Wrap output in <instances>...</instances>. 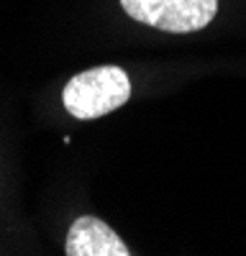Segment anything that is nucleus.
<instances>
[{
    "mask_svg": "<svg viewBox=\"0 0 246 256\" xmlns=\"http://www.w3.org/2000/svg\"><path fill=\"white\" fill-rule=\"evenodd\" d=\"M128 98L131 80L116 64H102V67L80 72L62 90L64 110L80 120H95L108 116L120 105H126Z\"/></svg>",
    "mask_w": 246,
    "mask_h": 256,
    "instance_id": "1",
    "label": "nucleus"
},
{
    "mask_svg": "<svg viewBox=\"0 0 246 256\" xmlns=\"http://www.w3.org/2000/svg\"><path fill=\"white\" fill-rule=\"evenodd\" d=\"M120 6L134 20L167 34L200 31L218 13V0H120Z\"/></svg>",
    "mask_w": 246,
    "mask_h": 256,
    "instance_id": "2",
    "label": "nucleus"
},
{
    "mask_svg": "<svg viewBox=\"0 0 246 256\" xmlns=\"http://www.w3.org/2000/svg\"><path fill=\"white\" fill-rule=\"evenodd\" d=\"M67 256H128V246L123 244L116 230L95 216H80L64 241Z\"/></svg>",
    "mask_w": 246,
    "mask_h": 256,
    "instance_id": "3",
    "label": "nucleus"
}]
</instances>
